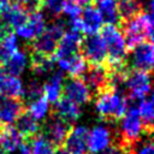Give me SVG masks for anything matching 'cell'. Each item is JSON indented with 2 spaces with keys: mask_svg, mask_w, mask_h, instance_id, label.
<instances>
[{
  "mask_svg": "<svg viewBox=\"0 0 154 154\" xmlns=\"http://www.w3.org/2000/svg\"><path fill=\"white\" fill-rule=\"evenodd\" d=\"M94 107L101 118L120 119L129 108V100L122 90L113 88L102 89L95 99Z\"/></svg>",
  "mask_w": 154,
  "mask_h": 154,
  "instance_id": "1",
  "label": "cell"
},
{
  "mask_svg": "<svg viewBox=\"0 0 154 154\" xmlns=\"http://www.w3.org/2000/svg\"><path fill=\"white\" fill-rule=\"evenodd\" d=\"M100 35L107 49V60L112 69L123 67L128 55V45L123 31L116 24H106L100 30Z\"/></svg>",
  "mask_w": 154,
  "mask_h": 154,
  "instance_id": "2",
  "label": "cell"
},
{
  "mask_svg": "<svg viewBox=\"0 0 154 154\" xmlns=\"http://www.w3.org/2000/svg\"><path fill=\"white\" fill-rule=\"evenodd\" d=\"M122 31L128 48H134L148 38L154 37V31L147 12H138L134 17L126 19Z\"/></svg>",
  "mask_w": 154,
  "mask_h": 154,
  "instance_id": "3",
  "label": "cell"
},
{
  "mask_svg": "<svg viewBox=\"0 0 154 154\" xmlns=\"http://www.w3.org/2000/svg\"><path fill=\"white\" fill-rule=\"evenodd\" d=\"M64 32H65V24L61 20H53L52 23L46 25L41 35L32 41L34 53L52 55Z\"/></svg>",
  "mask_w": 154,
  "mask_h": 154,
  "instance_id": "4",
  "label": "cell"
},
{
  "mask_svg": "<svg viewBox=\"0 0 154 154\" xmlns=\"http://www.w3.org/2000/svg\"><path fill=\"white\" fill-rule=\"evenodd\" d=\"M120 136L126 143H136L143 136L146 125L142 122L137 107H129L125 114L120 118L119 124Z\"/></svg>",
  "mask_w": 154,
  "mask_h": 154,
  "instance_id": "5",
  "label": "cell"
},
{
  "mask_svg": "<svg viewBox=\"0 0 154 154\" xmlns=\"http://www.w3.org/2000/svg\"><path fill=\"white\" fill-rule=\"evenodd\" d=\"M124 87L132 100L146 99L152 90V77L149 72L141 70H132L125 75Z\"/></svg>",
  "mask_w": 154,
  "mask_h": 154,
  "instance_id": "6",
  "label": "cell"
},
{
  "mask_svg": "<svg viewBox=\"0 0 154 154\" xmlns=\"http://www.w3.org/2000/svg\"><path fill=\"white\" fill-rule=\"evenodd\" d=\"M82 41H83V38L79 32H76L72 30L65 31L64 35L61 36V38L59 40L57 48L52 55L54 59V63L59 66V65L69 61L70 59H72L75 55L79 54Z\"/></svg>",
  "mask_w": 154,
  "mask_h": 154,
  "instance_id": "7",
  "label": "cell"
},
{
  "mask_svg": "<svg viewBox=\"0 0 154 154\" xmlns=\"http://www.w3.org/2000/svg\"><path fill=\"white\" fill-rule=\"evenodd\" d=\"M113 142L112 130L106 124H96L88 129L87 150L90 154H103Z\"/></svg>",
  "mask_w": 154,
  "mask_h": 154,
  "instance_id": "8",
  "label": "cell"
},
{
  "mask_svg": "<svg viewBox=\"0 0 154 154\" xmlns=\"http://www.w3.org/2000/svg\"><path fill=\"white\" fill-rule=\"evenodd\" d=\"M130 64L134 70L150 72L154 70V37L131 48Z\"/></svg>",
  "mask_w": 154,
  "mask_h": 154,
  "instance_id": "9",
  "label": "cell"
},
{
  "mask_svg": "<svg viewBox=\"0 0 154 154\" xmlns=\"http://www.w3.org/2000/svg\"><path fill=\"white\" fill-rule=\"evenodd\" d=\"M83 58L91 65H102L107 60V49L101 35H90L82 41Z\"/></svg>",
  "mask_w": 154,
  "mask_h": 154,
  "instance_id": "10",
  "label": "cell"
},
{
  "mask_svg": "<svg viewBox=\"0 0 154 154\" xmlns=\"http://www.w3.org/2000/svg\"><path fill=\"white\" fill-rule=\"evenodd\" d=\"M47 23H46V17L42 12L35 10L29 13L26 20L17 26L16 30V36L24 41H34L37 36L41 35V32L45 30Z\"/></svg>",
  "mask_w": 154,
  "mask_h": 154,
  "instance_id": "11",
  "label": "cell"
},
{
  "mask_svg": "<svg viewBox=\"0 0 154 154\" xmlns=\"http://www.w3.org/2000/svg\"><path fill=\"white\" fill-rule=\"evenodd\" d=\"M63 94L64 97L71 100L78 106L88 103L91 99V90L81 77H72L65 82L63 87Z\"/></svg>",
  "mask_w": 154,
  "mask_h": 154,
  "instance_id": "12",
  "label": "cell"
},
{
  "mask_svg": "<svg viewBox=\"0 0 154 154\" xmlns=\"http://www.w3.org/2000/svg\"><path fill=\"white\" fill-rule=\"evenodd\" d=\"M79 18V32L87 36L96 35L102 29L105 20L96 6L88 5L83 8Z\"/></svg>",
  "mask_w": 154,
  "mask_h": 154,
  "instance_id": "13",
  "label": "cell"
},
{
  "mask_svg": "<svg viewBox=\"0 0 154 154\" xmlns=\"http://www.w3.org/2000/svg\"><path fill=\"white\" fill-rule=\"evenodd\" d=\"M30 12H28L19 2L17 1H8L0 7V18L2 20V25L6 28L16 29L20 24H23Z\"/></svg>",
  "mask_w": 154,
  "mask_h": 154,
  "instance_id": "14",
  "label": "cell"
},
{
  "mask_svg": "<svg viewBox=\"0 0 154 154\" xmlns=\"http://www.w3.org/2000/svg\"><path fill=\"white\" fill-rule=\"evenodd\" d=\"M88 128L84 125H76L70 129L64 144L65 149L71 154H85L87 150Z\"/></svg>",
  "mask_w": 154,
  "mask_h": 154,
  "instance_id": "15",
  "label": "cell"
},
{
  "mask_svg": "<svg viewBox=\"0 0 154 154\" xmlns=\"http://www.w3.org/2000/svg\"><path fill=\"white\" fill-rule=\"evenodd\" d=\"M24 111L23 102L19 99L0 96V124L12 125Z\"/></svg>",
  "mask_w": 154,
  "mask_h": 154,
  "instance_id": "16",
  "label": "cell"
},
{
  "mask_svg": "<svg viewBox=\"0 0 154 154\" xmlns=\"http://www.w3.org/2000/svg\"><path fill=\"white\" fill-rule=\"evenodd\" d=\"M70 129H71L70 123L63 120L59 117H54L46 124V134H45V136L54 146H60V144L64 143Z\"/></svg>",
  "mask_w": 154,
  "mask_h": 154,
  "instance_id": "17",
  "label": "cell"
},
{
  "mask_svg": "<svg viewBox=\"0 0 154 154\" xmlns=\"http://www.w3.org/2000/svg\"><path fill=\"white\" fill-rule=\"evenodd\" d=\"M25 85L20 77L5 73L0 78V95L6 97L20 99L24 96Z\"/></svg>",
  "mask_w": 154,
  "mask_h": 154,
  "instance_id": "18",
  "label": "cell"
},
{
  "mask_svg": "<svg viewBox=\"0 0 154 154\" xmlns=\"http://www.w3.org/2000/svg\"><path fill=\"white\" fill-rule=\"evenodd\" d=\"M23 143V137L12 125H6L0 130V150L4 154H13Z\"/></svg>",
  "mask_w": 154,
  "mask_h": 154,
  "instance_id": "19",
  "label": "cell"
},
{
  "mask_svg": "<svg viewBox=\"0 0 154 154\" xmlns=\"http://www.w3.org/2000/svg\"><path fill=\"white\" fill-rule=\"evenodd\" d=\"M63 87H64L63 72L57 71L42 85V96L49 103H55L63 95Z\"/></svg>",
  "mask_w": 154,
  "mask_h": 154,
  "instance_id": "20",
  "label": "cell"
},
{
  "mask_svg": "<svg viewBox=\"0 0 154 154\" xmlns=\"http://www.w3.org/2000/svg\"><path fill=\"white\" fill-rule=\"evenodd\" d=\"M54 105H55L54 109H55L57 117L61 118L67 123L77 122L82 116L81 106L76 105L75 102H72L66 97H60Z\"/></svg>",
  "mask_w": 154,
  "mask_h": 154,
  "instance_id": "21",
  "label": "cell"
},
{
  "mask_svg": "<svg viewBox=\"0 0 154 154\" xmlns=\"http://www.w3.org/2000/svg\"><path fill=\"white\" fill-rule=\"evenodd\" d=\"M83 77V81L88 84L90 90H102L108 79V75L101 65H93V67L85 71Z\"/></svg>",
  "mask_w": 154,
  "mask_h": 154,
  "instance_id": "22",
  "label": "cell"
},
{
  "mask_svg": "<svg viewBox=\"0 0 154 154\" xmlns=\"http://www.w3.org/2000/svg\"><path fill=\"white\" fill-rule=\"evenodd\" d=\"M6 71L13 76H20L29 65V57L25 51L17 49L4 64Z\"/></svg>",
  "mask_w": 154,
  "mask_h": 154,
  "instance_id": "23",
  "label": "cell"
},
{
  "mask_svg": "<svg viewBox=\"0 0 154 154\" xmlns=\"http://www.w3.org/2000/svg\"><path fill=\"white\" fill-rule=\"evenodd\" d=\"M49 111H51V103L43 96L31 100L28 106V114L31 116L38 123L48 117Z\"/></svg>",
  "mask_w": 154,
  "mask_h": 154,
  "instance_id": "24",
  "label": "cell"
},
{
  "mask_svg": "<svg viewBox=\"0 0 154 154\" xmlns=\"http://www.w3.org/2000/svg\"><path fill=\"white\" fill-rule=\"evenodd\" d=\"M29 61L31 64L32 71L38 76L51 72L55 64L52 55H43V54H38V53H32Z\"/></svg>",
  "mask_w": 154,
  "mask_h": 154,
  "instance_id": "25",
  "label": "cell"
},
{
  "mask_svg": "<svg viewBox=\"0 0 154 154\" xmlns=\"http://www.w3.org/2000/svg\"><path fill=\"white\" fill-rule=\"evenodd\" d=\"M16 124H17L16 129L22 135V137H28V138L32 137V136L37 135V132L40 130L38 122H36L28 113H22V116L17 119Z\"/></svg>",
  "mask_w": 154,
  "mask_h": 154,
  "instance_id": "26",
  "label": "cell"
},
{
  "mask_svg": "<svg viewBox=\"0 0 154 154\" xmlns=\"http://www.w3.org/2000/svg\"><path fill=\"white\" fill-rule=\"evenodd\" d=\"M137 111L146 126L154 129V95L149 94L146 99L141 100Z\"/></svg>",
  "mask_w": 154,
  "mask_h": 154,
  "instance_id": "27",
  "label": "cell"
},
{
  "mask_svg": "<svg viewBox=\"0 0 154 154\" xmlns=\"http://www.w3.org/2000/svg\"><path fill=\"white\" fill-rule=\"evenodd\" d=\"M29 148L30 154H55V146L45 135L32 136Z\"/></svg>",
  "mask_w": 154,
  "mask_h": 154,
  "instance_id": "28",
  "label": "cell"
},
{
  "mask_svg": "<svg viewBox=\"0 0 154 154\" xmlns=\"http://www.w3.org/2000/svg\"><path fill=\"white\" fill-rule=\"evenodd\" d=\"M19 49L18 45V38L16 34L12 32H6L4 38L0 42V65L5 64L6 60L17 51Z\"/></svg>",
  "mask_w": 154,
  "mask_h": 154,
  "instance_id": "29",
  "label": "cell"
},
{
  "mask_svg": "<svg viewBox=\"0 0 154 154\" xmlns=\"http://www.w3.org/2000/svg\"><path fill=\"white\" fill-rule=\"evenodd\" d=\"M96 7L107 24H117L119 22L117 2H96Z\"/></svg>",
  "mask_w": 154,
  "mask_h": 154,
  "instance_id": "30",
  "label": "cell"
},
{
  "mask_svg": "<svg viewBox=\"0 0 154 154\" xmlns=\"http://www.w3.org/2000/svg\"><path fill=\"white\" fill-rule=\"evenodd\" d=\"M117 7L120 19H129L140 12L138 0H118Z\"/></svg>",
  "mask_w": 154,
  "mask_h": 154,
  "instance_id": "31",
  "label": "cell"
},
{
  "mask_svg": "<svg viewBox=\"0 0 154 154\" xmlns=\"http://www.w3.org/2000/svg\"><path fill=\"white\" fill-rule=\"evenodd\" d=\"M84 6L79 0H64L61 13H64L69 19H73L81 16Z\"/></svg>",
  "mask_w": 154,
  "mask_h": 154,
  "instance_id": "32",
  "label": "cell"
},
{
  "mask_svg": "<svg viewBox=\"0 0 154 154\" xmlns=\"http://www.w3.org/2000/svg\"><path fill=\"white\" fill-rule=\"evenodd\" d=\"M64 0H42L43 11L51 17H58L61 13Z\"/></svg>",
  "mask_w": 154,
  "mask_h": 154,
  "instance_id": "33",
  "label": "cell"
},
{
  "mask_svg": "<svg viewBox=\"0 0 154 154\" xmlns=\"http://www.w3.org/2000/svg\"><path fill=\"white\" fill-rule=\"evenodd\" d=\"M24 96H26L30 101L36 99V97H40L42 96V85L37 82V81H31L26 87H25V93H24Z\"/></svg>",
  "mask_w": 154,
  "mask_h": 154,
  "instance_id": "34",
  "label": "cell"
},
{
  "mask_svg": "<svg viewBox=\"0 0 154 154\" xmlns=\"http://www.w3.org/2000/svg\"><path fill=\"white\" fill-rule=\"evenodd\" d=\"M131 154H154V138L140 142L134 148Z\"/></svg>",
  "mask_w": 154,
  "mask_h": 154,
  "instance_id": "35",
  "label": "cell"
},
{
  "mask_svg": "<svg viewBox=\"0 0 154 154\" xmlns=\"http://www.w3.org/2000/svg\"><path fill=\"white\" fill-rule=\"evenodd\" d=\"M147 8H148L147 13L149 16V19H150V23H152V28H153V31H154V0H148Z\"/></svg>",
  "mask_w": 154,
  "mask_h": 154,
  "instance_id": "36",
  "label": "cell"
},
{
  "mask_svg": "<svg viewBox=\"0 0 154 154\" xmlns=\"http://www.w3.org/2000/svg\"><path fill=\"white\" fill-rule=\"evenodd\" d=\"M103 154H126L125 150L122 147H117V146H111Z\"/></svg>",
  "mask_w": 154,
  "mask_h": 154,
  "instance_id": "37",
  "label": "cell"
},
{
  "mask_svg": "<svg viewBox=\"0 0 154 154\" xmlns=\"http://www.w3.org/2000/svg\"><path fill=\"white\" fill-rule=\"evenodd\" d=\"M5 35H6V29H5V26L0 23V42H1V40L4 38Z\"/></svg>",
  "mask_w": 154,
  "mask_h": 154,
  "instance_id": "38",
  "label": "cell"
},
{
  "mask_svg": "<svg viewBox=\"0 0 154 154\" xmlns=\"http://www.w3.org/2000/svg\"><path fill=\"white\" fill-rule=\"evenodd\" d=\"M55 154H71V153L67 152L66 149H58V150H55Z\"/></svg>",
  "mask_w": 154,
  "mask_h": 154,
  "instance_id": "39",
  "label": "cell"
},
{
  "mask_svg": "<svg viewBox=\"0 0 154 154\" xmlns=\"http://www.w3.org/2000/svg\"><path fill=\"white\" fill-rule=\"evenodd\" d=\"M96 2H117L118 0H95Z\"/></svg>",
  "mask_w": 154,
  "mask_h": 154,
  "instance_id": "40",
  "label": "cell"
},
{
  "mask_svg": "<svg viewBox=\"0 0 154 154\" xmlns=\"http://www.w3.org/2000/svg\"><path fill=\"white\" fill-rule=\"evenodd\" d=\"M8 1H10V0H0V7H1L2 5H5L6 2H8Z\"/></svg>",
  "mask_w": 154,
  "mask_h": 154,
  "instance_id": "41",
  "label": "cell"
},
{
  "mask_svg": "<svg viewBox=\"0 0 154 154\" xmlns=\"http://www.w3.org/2000/svg\"><path fill=\"white\" fill-rule=\"evenodd\" d=\"M150 94L154 95V87H152V90H150Z\"/></svg>",
  "mask_w": 154,
  "mask_h": 154,
  "instance_id": "42",
  "label": "cell"
},
{
  "mask_svg": "<svg viewBox=\"0 0 154 154\" xmlns=\"http://www.w3.org/2000/svg\"><path fill=\"white\" fill-rule=\"evenodd\" d=\"M0 154H4V153H2V152H1V150H0Z\"/></svg>",
  "mask_w": 154,
  "mask_h": 154,
  "instance_id": "43",
  "label": "cell"
},
{
  "mask_svg": "<svg viewBox=\"0 0 154 154\" xmlns=\"http://www.w3.org/2000/svg\"><path fill=\"white\" fill-rule=\"evenodd\" d=\"M0 130H1V129H0Z\"/></svg>",
  "mask_w": 154,
  "mask_h": 154,
  "instance_id": "44",
  "label": "cell"
},
{
  "mask_svg": "<svg viewBox=\"0 0 154 154\" xmlns=\"http://www.w3.org/2000/svg\"><path fill=\"white\" fill-rule=\"evenodd\" d=\"M38 1H40V0H38Z\"/></svg>",
  "mask_w": 154,
  "mask_h": 154,
  "instance_id": "45",
  "label": "cell"
}]
</instances>
